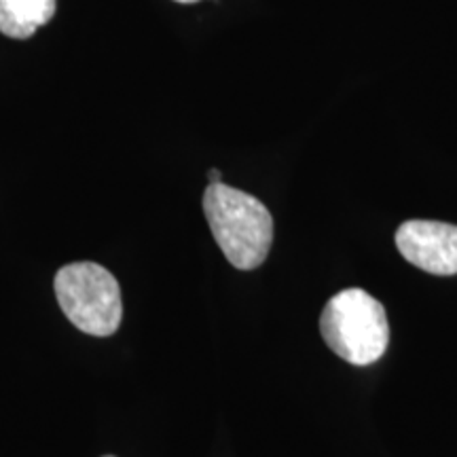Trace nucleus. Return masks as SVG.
<instances>
[{
	"mask_svg": "<svg viewBox=\"0 0 457 457\" xmlns=\"http://www.w3.org/2000/svg\"><path fill=\"white\" fill-rule=\"evenodd\" d=\"M320 333L337 356L356 367H367L384 356L390 343L386 310L362 288H347L324 305Z\"/></svg>",
	"mask_w": 457,
	"mask_h": 457,
	"instance_id": "obj_2",
	"label": "nucleus"
},
{
	"mask_svg": "<svg viewBox=\"0 0 457 457\" xmlns=\"http://www.w3.org/2000/svg\"><path fill=\"white\" fill-rule=\"evenodd\" d=\"M57 0H0V32L9 38H30L55 15Z\"/></svg>",
	"mask_w": 457,
	"mask_h": 457,
	"instance_id": "obj_5",
	"label": "nucleus"
},
{
	"mask_svg": "<svg viewBox=\"0 0 457 457\" xmlns=\"http://www.w3.org/2000/svg\"><path fill=\"white\" fill-rule=\"evenodd\" d=\"M57 303L64 316L83 333L111 337L123 318L121 288L108 270L96 262H72L54 279Z\"/></svg>",
	"mask_w": 457,
	"mask_h": 457,
	"instance_id": "obj_3",
	"label": "nucleus"
},
{
	"mask_svg": "<svg viewBox=\"0 0 457 457\" xmlns=\"http://www.w3.org/2000/svg\"><path fill=\"white\" fill-rule=\"evenodd\" d=\"M204 212L212 236L236 270L262 265L273 244V219L259 199L214 182L204 193Z\"/></svg>",
	"mask_w": 457,
	"mask_h": 457,
	"instance_id": "obj_1",
	"label": "nucleus"
},
{
	"mask_svg": "<svg viewBox=\"0 0 457 457\" xmlns=\"http://www.w3.org/2000/svg\"><path fill=\"white\" fill-rule=\"evenodd\" d=\"M176 3H185V4H191V3H197V0H176Z\"/></svg>",
	"mask_w": 457,
	"mask_h": 457,
	"instance_id": "obj_7",
	"label": "nucleus"
},
{
	"mask_svg": "<svg viewBox=\"0 0 457 457\" xmlns=\"http://www.w3.org/2000/svg\"><path fill=\"white\" fill-rule=\"evenodd\" d=\"M398 253L432 276L457 273V227L436 220H407L396 231Z\"/></svg>",
	"mask_w": 457,
	"mask_h": 457,
	"instance_id": "obj_4",
	"label": "nucleus"
},
{
	"mask_svg": "<svg viewBox=\"0 0 457 457\" xmlns=\"http://www.w3.org/2000/svg\"><path fill=\"white\" fill-rule=\"evenodd\" d=\"M208 179H210V185H214V182H222V174L219 170H210Z\"/></svg>",
	"mask_w": 457,
	"mask_h": 457,
	"instance_id": "obj_6",
	"label": "nucleus"
},
{
	"mask_svg": "<svg viewBox=\"0 0 457 457\" xmlns=\"http://www.w3.org/2000/svg\"><path fill=\"white\" fill-rule=\"evenodd\" d=\"M106 457H111V455H106Z\"/></svg>",
	"mask_w": 457,
	"mask_h": 457,
	"instance_id": "obj_8",
	"label": "nucleus"
}]
</instances>
